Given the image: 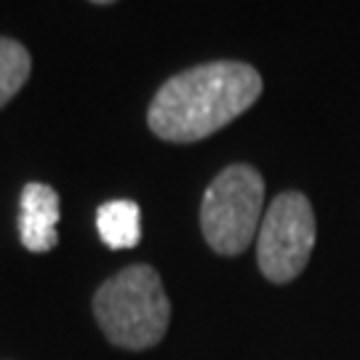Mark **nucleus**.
<instances>
[{"label":"nucleus","instance_id":"f257e3e1","mask_svg":"<svg viewBox=\"0 0 360 360\" xmlns=\"http://www.w3.org/2000/svg\"><path fill=\"white\" fill-rule=\"evenodd\" d=\"M262 86V75L245 62L190 67L158 89L147 123L166 142H200L254 107Z\"/></svg>","mask_w":360,"mask_h":360},{"label":"nucleus","instance_id":"f03ea898","mask_svg":"<svg viewBox=\"0 0 360 360\" xmlns=\"http://www.w3.org/2000/svg\"><path fill=\"white\" fill-rule=\"evenodd\" d=\"M94 315L104 336L126 349L155 347L168 331L171 302L150 264H131L99 285Z\"/></svg>","mask_w":360,"mask_h":360},{"label":"nucleus","instance_id":"7ed1b4c3","mask_svg":"<svg viewBox=\"0 0 360 360\" xmlns=\"http://www.w3.org/2000/svg\"><path fill=\"white\" fill-rule=\"evenodd\" d=\"M264 208V179L254 166H227L208 184L200 203V230L211 251L240 257L254 243Z\"/></svg>","mask_w":360,"mask_h":360},{"label":"nucleus","instance_id":"20e7f679","mask_svg":"<svg viewBox=\"0 0 360 360\" xmlns=\"http://www.w3.org/2000/svg\"><path fill=\"white\" fill-rule=\"evenodd\" d=\"M315 211L307 195L288 190L272 200L257 235V262L272 283H288L307 267L315 248Z\"/></svg>","mask_w":360,"mask_h":360},{"label":"nucleus","instance_id":"39448f33","mask_svg":"<svg viewBox=\"0 0 360 360\" xmlns=\"http://www.w3.org/2000/svg\"><path fill=\"white\" fill-rule=\"evenodd\" d=\"M59 195L51 184L30 181L19 198V238L32 254H46L59 243Z\"/></svg>","mask_w":360,"mask_h":360},{"label":"nucleus","instance_id":"423d86ee","mask_svg":"<svg viewBox=\"0 0 360 360\" xmlns=\"http://www.w3.org/2000/svg\"><path fill=\"white\" fill-rule=\"evenodd\" d=\"M96 230L112 251L134 248L142 240V211L134 200H110L96 211Z\"/></svg>","mask_w":360,"mask_h":360},{"label":"nucleus","instance_id":"0eeeda50","mask_svg":"<svg viewBox=\"0 0 360 360\" xmlns=\"http://www.w3.org/2000/svg\"><path fill=\"white\" fill-rule=\"evenodd\" d=\"M32 70V56L19 40L0 38V107L11 102L25 89Z\"/></svg>","mask_w":360,"mask_h":360},{"label":"nucleus","instance_id":"6e6552de","mask_svg":"<svg viewBox=\"0 0 360 360\" xmlns=\"http://www.w3.org/2000/svg\"><path fill=\"white\" fill-rule=\"evenodd\" d=\"M91 3H99V6H107V3H115V0H91Z\"/></svg>","mask_w":360,"mask_h":360}]
</instances>
